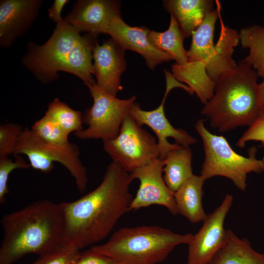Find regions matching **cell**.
Here are the masks:
<instances>
[{"label":"cell","mask_w":264,"mask_h":264,"mask_svg":"<svg viewBox=\"0 0 264 264\" xmlns=\"http://www.w3.org/2000/svg\"><path fill=\"white\" fill-rule=\"evenodd\" d=\"M260 102L262 110H264V78L263 81L258 85Z\"/></svg>","instance_id":"d6a6232c"},{"label":"cell","mask_w":264,"mask_h":264,"mask_svg":"<svg viewBox=\"0 0 264 264\" xmlns=\"http://www.w3.org/2000/svg\"><path fill=\"white\" fill-rule=\"evenodd\" d=\"M195 127L202 139L205 152L200 175L205 180L215 176H224L244 191L247 175L263 171L262 161L256 158L255 148L249 151L248 157H244L236 153L223 136L209 132L203 119L198 120Z\"/></svg>","instance_id":"8992f818"},{"label":"cell","mask_w":264,"mask_h":264,"mask_svg":"<svg viewBox=\"0 0 264 264\" xmlns=\"http://www.w3.org/2000/svg\"><path fill=\"white\" fill-rule=\"evenodd\" d=\"M103 143L112 161L129 173L159 158L157 141L130 115L124 119L117 136Z\"/></svg>","instance_id":"ba28073f"},{"label":"cell","mask_w":264,"mask_h":264,"mask_svg":"<svg viewBox=\"0 0 264 264\" xmlns=\"http://www.w3.org/2000/svg\"><path fill=\"white\" fill-rule=\"evenodd\" d=\"M192 233L179 234L157 225L123 227L106 242L91 247L116 264H158L177 245L188 244Z\"/></svg>","instance_id":"5b68a950"},{"label":"cell","mask_w":264,"mask_h":264,"mask_svg":"<svg viewBox=\"0 0 264 264\" xmlns=\"http://www.w3.org/2000/svg\"><path fill=\"white\" fill-rule=\"evenodd\" d=\"M163 4L176 20L185 38L192 36L207 14L214 9L212 0H166Z\"/></svg>","instance_id":"d6986e66"},{"label":"cell","mask_w":264,"mask_h":264,"mask_svg":"<svg viewBox=\"0 0 264 264\" xmlns=\"http://www.w3.org/2000/svg\"><path fill=\"white\" fill-rule=\"evenodd\" d=\"M73 264H116L111 259L97 254L91 249L80 252Z\"/></svg>","instance_id":"4dcf8cb0"},{"label":"cell","mask_w":264,"mask_h":264,"mask_svg":"<svg viewBox=\"0 0 264 264\" xmlns=\"http://www.w3.org/2000/svg\"><path fill=\"white\" fill-rule=\"evenodd\" d=\"M262 163H263V170H264V158L262 160Z\"/></svg>","instance_id":"836d02e7"},{"label":"cell","mask_w":264,"mask_h":264,"mask_svg":"<svg viewBox=\"0 0 264 264\" xmlns=\"http://www.w3.org/2000/svg\"><path fill=\"white\" fill-rule=\"evenodd\" d=\"M239 34L242 46L249 49L244 61L256 71L258 76L264 78V26L253 25L243 27Z\"/></svg>","instance_id":"cb8c5ba5"},{"label":"cell","mask_w":264,"mask_h":264,"mask_svg":"<svg viewBox=\"0 0 264 264\" xmlns=\"http://www.w3.org/2000/svg\"><path fill=\"white\" fill-rule=\"evenodd\" d=\"M31 130L40 139L48 143L63 145L69 142V135L54 119L45 114L33 124Z\"/></svg>","instance_id":"484cf974"},{"label":"cell","mask_w":264,"mask_h":264,"mask_svg":"<svg viewBox=\"0 0 264 264\" xmlns=\"http://www.w3.org/2000/svg\"><path fill=\"white\" fill-rule=\"evenodd\" d=\"M80 251L60 244L52 250L39 256L31 264H73Z\"/></svg>","instance_id":"83f0119b"},{"label":"cell","mask_w":264,"mask_h":264,"mask_svg":"<svg viewBox=\"0 0 264 264\" xmlns=\"http://www.w3.org/2000/svg\"><path fill=\"white\" fill-rule=\"evenodd\" d=\"M256 71L244 60L216 82L212 97L201 113L210 125L225 132L237 127L251 125L262 111Z\"/></svg>","instance_id":"277c9868"},{"label":"cell","mask_w":264,"mask_h":264,"mask_svg":"<svg viewBox=\"0 0 264 264\" xmlns=\"http://www.w3.org/2000/svg\"><path fill=\"white\" fill-rule=\"evenodd\" d=\"M220 30L219 38L215 44L214 53L208 63L206 71L208 76L215 82L222 75L229 72L237 66L232 58L234 47L240 42L238 31L225 25L219 14Z\"/></svg>","instance_id":"ac0fdd59"},{"label":"cell","mask_w":264,"mask_h":264,"mask_svg":"<svg viewBox=\"0 0 264 264\" xmlns=\"http://www.w3.org/2000/svg\"><path fill=\"white\" fill-rule=\"evenodd\" d=\"M148 38L155 48L170 55L176 64L184 65L188 62L187 50L183 46L185 37L172 15L169 27L166 31L160 32L150 30Z\"/></svg>","instance_id":"603a6c76"},{"label":"cell","mask_w":264,"mask_h":264,"mask_svg":"<svg viewBox=\"0 0 264 264\" xmlns=\"http://www.w3.org/2000/svg\"><path fill=\"white\" fill-rule=\"evenodd\" d=\"M205 181L194 175L174 193L177 214L193 223L203 221L207 216L202 203Z\"/></svg>","instance_id":"ffe728a7"},{"label":"cell","mask_w":264,"mask_h":264,"mask_svg":"<svg viewBox=\"0 0 264 264\" xmlns=\"http://www.w3.org/2000/svg\"><path fill=\"white\" fill-rule=\"evenodd\" d=\"M95 36H82L65 20L56 24L52 35L43 45L31 42L22 64L44 84L58 77V72L71 73L87 86L93 84L92 49Z\"/></svg>","instance_id":"3957f363"},{"label":"cell","mask_w":264,"mask_h":264,"mask_svg":"<svg viewBox=\"0 0 264 264\" xmlns=\"http://www.w3.org/2000/svg\"><path fill=\"white\" fill-rule=\"evenodd\" d=\"M133 180L112 161L95 189L74 201L60 203L64 217L61 244L80 250L105 239L130 211Z\"/></svg>","instance_id":"6da1fadb"},{"label":"cell","mask_w":264,"mask_h":264,"mask_svg":"<svg viewBox=\"0 0 264 264\" xmlns=\"http://www.w3.org/2000/svg\"><path fill=\"white\" fill-rule=\"evenodd\" d=\"M69 2L68 0H55L51 7L48 9V16L56 24L64 21L61 16L64 6Z\"/></svg>","instance_id":"1f68e13d"},{"label":"cell","mask_w":264,"mask_h":264,"mask_svg":"<svg viewBox=\"0 0 264 264\" xmlns=\"http://www.w3.org/2000/svg\"><path fill=\"white\" fill-rule=\"evenodd\" d=\"M15 160L9 157L0 158V204L5 202L6 196L9 192L8 179L10 173L15 169H27L31 167L20 154H14Z\"/></svg>","instance_id":"4316f807"},{"label":"cell","mask_w":264,"mask_h":264,"mask_svg":"<svg viewBox=\"0 0 264 264\" xmlns=\"http://www.w3.org/2000/svg\"><path fill=\"white\" fill-rule=\"evenodd\" d=\"M42 0L0 1V45L10 46L24 34L36 19Z\"/></svg>","instance_id":"5bb4252c"},{"label":"cell","mask_w":264,"mask_h":264,"mask_svg":"<svg viewBox=\"0 0 264 264\" xmlns=\"http://www.w3.org/2000/svg\"><path fill=\"white\" fill-rule=\"evenodd\" d=\"M0 264H13L25 255L46 253L61 244L64 217L60 204L39 200L4 215Z\"/></svg>","instance_id":"7a4b0ae2"},{"label":"cell","mask_w":264,"mask_h":264,"mask_svg":"<svg viewBox=\"0 0 264 264\" xmlns=\"http://www.w3.org/2000/svg\"><path fill=\"white\" fill-rule=\"evenodd\" d=\"M249 141H257L264 145V110L242 134L236 143L241 148Z\"/></svg>","instance_id":"f546056e"},{"label":"cell","mask_w":264,"mask_h":264,"mask_svg":"<svg viewBox=\"0 0 264 264\" xmlns=\"http://www.w3.org/2000/svg\"><path fill=\"white\" fill-rule=\"evenodd\" d=\"M215 1L217 8L207 14L203 22L193 33L191 46L187 50L188 62L205 72L206 66L214 53L215 24L221 10L219 1Z\"/></svg>","instance_id":"e0dca14e"},{"label":"cell","mask_w":264,"mask_h":264,"mask_svg":"<svg viewBox=\"0 0 264 264\" xmlns=\"http://www.w3.org/2000/svg\"><path fill=\"white\" fill-rule=\"evenodd\" d=\"M93 103L83 115V122L88 127L74 133L83 140H103L114 138L118 134L125 118L130 115L136 97L120 99L109 94L96 83L87 86Z\"/></svg>","instance_id":"52a82bcc"},{"label":"cell","mask_w":264,"mask_h":264,"mask_svg":"<svg viewBox=\"0 0 264 264\" xmlns=\"http://www.w3.org/2000/svg\"><path fill=\"white\" fill-rule=\"evenodd\" d=\"M44 114L54 119L68 135L83 129L82 112L72 109L57 98L49 103Z\"/></svg>","instance_id":"d4e9b609"},{"label":"cell","mask_w":264,"mask_h":264,"mask_svg":"<svg viewBox=\"0 0 264 264\" xmlns=\"http://www.w3.org/2000/svg\"><path fill=\"white\" fill-rule=\"evenodd\" d=\"M208 264H264V254L254 250L247 239L228 229L224 244Z\"/></svg>","instance_id":"44dd1931"},{"label":"cell","mask_w":264,"mask_h":264,"mask_svg":"<svg viewBox=\"0 0 264 264\" xmlns=\"http://www.w3.org/2000/svg\"><path fill=\"white\" fill-rule=\"evenodd\" d=\"M22 151L28 157L31 167L45 174L53 169L54 162L60 163L73 177L78 190L81 193L86 191L88 182L87 171L80 160V150L75 144L70 142L63 145L48 143L30 130L26 134Z\"/></svg>","instance_id":"9c48e42d"},{"label":"cell","mask_w":264,"mask_h":264,"mask_svg":"<svg viewBox=\"0 0 264 264\" xmlns=\"http://www.w3.org/2000/svg\"><path fill=\"white\" fill-rule=\"evenodd\" d=\"M192 153L189 147H180L170 152L163 159V178L168 187L175 192L194 174Z\"/></svg>","instance_id":"7402d4cb"},{"label":"cell","mask_w":264,"mask_h":264,"mask_svg":"<svg viewBox=\"0 0 264 264\" xmlns=\"http://www.w3.org/2000/svg\"><path fill=\"white\" fill-rule=\"evenodd\" d=\"M233 196L227 195L213 212L207 215L199 231L188 244L187 264H208L222 247L227 237L224 222L232 204Z\"/></svg>","instance_id":"8fae6325"},{"label":"cell","mask_w":264,"mask_h":264,"mask_svg":"<svg viewBox=\"0 0 264 264\" xmlns=\"http://www.w3.org/2000/svg\"><path fill=\"white\" fill-rule=\"evenodd\" d=\"M163 160L157 158L130 173L133 179H137L140 183L130 211L159 205L166 207L173 215L177 214L174 192L168 187L163 178Z\"/></svg>","instance_id":"7c38bea8"},{"label":"cell","mask_w":264,"mask_h":264,"mask_svg":"<svg viewBox=\"0 0 264 264\" xmlns=\"http://www.w3.org/2000/svg\"><path fill=\"white\" fill-rule=\"evenodd\" d=\"M149 31L145 27L127 24L119 14L111 21L107 34L124 50H131L140 54L148 67L153 70L158 65L174 59L169 54L152 45L148 38Z\"/></svg>","instance_id":"2e32d148"},{"label":"cell","mask_w":264,"mask_h":264,"mask_svg":"<svg viewBox=\"0 0 264 264\" xmlns=\"http://www.w3.org/2000/svg\"><path fill=\"white\" fill-rule=\"evenodd\" d=\"M166 81V91L160 105L152 110H145L135 103L130 115L141 126L149 127L155 133L159 150V158L164 159L171 151L181 146L189 147L197 142L196 139L180 129L174 128L165 116L164 106L169 92L174 88H180L192 94V89L186 85L177 81L172 73L164 70Z\"/></svg>","instance_id":"30bf717a"},{"label":"cell","mask_w":264,"mask_h":264,"mask_svg":"<svg viewBox=\"0 0 264 264\" xmlns=\"http://www.w3.org/2000/svg\"><path fill=\"white\" fill-rule=\"evenodd\" d=\"M22 130L21 126L13 123L0 126V158L14 154Z\"/></svg>","instance_id":"f1b7e54d"},{"label":"cell","mask_w":264,"mask_h":264,"mask_svg":"<svg viewBox=\"0 0 264 264\" xmlns=\"http://www.w3.org/2000/svg\"><path fill=\"white\" fill-rule=\"evenodd\" d=\"M125 50L111 38L97 43L92 49L93 74L96 85L109 94L116 96L122 89L120 77L126 69Z\"/></svg>","instance_id":"9a60e30c"},{"label":"cell","mask_w":264,"mask_h":264,"mask_svg":"<svg viewBox=\"0 0 264 264\" xmlns=\"http://www.w3.org/2000/svg\"><path fill=\"white\" fill-rule=\"evenodd\" d=\"M120 2L113 0H79L64 20L80 33L94 36L107 34L112 19L120 14Z\"/></svg>","instance_id":"4fadbf2b"}]
</instances>
